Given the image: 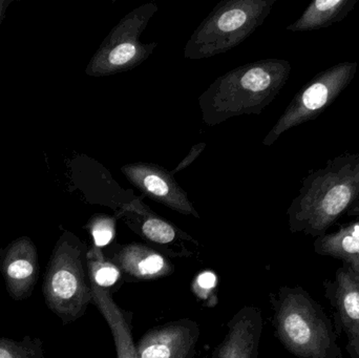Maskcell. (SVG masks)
Returning <instances> with one entry per match:
<instances>
[{
    "instance_id": "52a82bcc",
    "label": "cell",
    "mask_w": 359,
    "mask_h": 358,
    "mask_svg": "<svg viewBox=\"0 0 359 358\" xmlns=\"http://www.w3.org/2000/svg\"><path fill=\"white\" fill-rule=\"evenodd\" d=\"M358 69V62L345 61L314 76L289 103L266 135L263 144L271 146L287 130L316 119L351 83Z\"/></svg>"
},
{
    "instance_id": "9a60e30c",
    "label": "cell",
    "mask_w": 359,
    "mask_h": 358,
    "mask_svg": "<svg viewBox=\"0 0 359 358\" xmlns=\"http://www.w3.org/2000/svg\"><path fill=\"white\" fill-rule=\"evenodd\" d=\"M93 304L97 307L111 329L117 358H139L133 338V313L120 307L107 290L90 283Z\"/></svg>"
},
{
    "instance_id": "5bb4252c",
    "label": "cell",
    "mask_w": 359,
    "mask_h": 358,
    "mask_svg": "<svg viewBox=\"0 0 359 358\" xmlns=\"http://www.w3.org/2000/svg\"><path fill=\"white\" fill-rule=\"evenodd\" d=\"M328 296L334 306L341 327L347 336V350L359 358V275L341 267L334 281L328 284Z\"/></svg>"
},
{
    "instance_id": "ffe728a7",
    "label": "cell",
    "mask_w": 359,
    "mask_h": 358,
    "mask_svg": "<svg viewBox=\"0 0 359 358\" xmlns=\"http://www.w3.org/2000/svg\"><path fill=\"white\" fill-rule=\"evenodd\" d=\"M116 222L117 219L115 216H111L109 214H97L90 218L86 228L92 235L94 247L103 250V248L111 245L115 239Z\"/></svg>"
},
{
    "instance_id": "2e32d148",
    "label": "cell",
    "mask_w": 359,
    "mask_h": 358,
    "mask_svg": "<svg viewBox=\"0 0 359 358\" xmlns=\"http://www.w3.org/2000/svg\"><path fill=\"white\" fill-rule=\"evenodd\" d=\"M314 250L320 256L343 261L359 275V221L345 225L337 233L316 237Z\"/></svg>"
},
{
    "instance_id": "7402d4cb",
    "label": "cell",
    "mask_w": 359,
    "mask_h": 358,
    "mask_svg": "<svg viewBox=\"0 0 359 358\" xmlns=\"http://www.w3.org/2000/svg\"><path fill=\"white\" fill-rule=\"evenodd\" d=\"M10 2L8 0H0V22H1L2 18H4V13H6Z\"/></svg>"
},
{
    "instance_id": "277c9868",
    "label": "cell",
    "mask_w": 359,
    "mask_h": 358,
    "mask_svg": "<svg viewBox=\"0 0 359 358\" xmlns=\"http://www.w3.org/2000/svg\"><path fill=\"white\" fill-rule=\"evenodd\" d=\"M88 250L77 235L63 231L46 267L42 286L44 301L63 325L81 319L93 304L86 268Z\"/></svg>"
},
{
    "instance_id": "8992f818",
    "label": "cell",
    "mask_w": 359,
    "mask_h": 358,
    "mask_svg": "<svg viewBox=\"0 0 359 358\" xmlns=\"http://www.w3.org/2000/svg\"><path fill=\"white\" fill-rule=\"evenodd\" d=\"M157 12V4L147 2L126 14L103 40L86 73L92 77H107L132 71L147 61L158 42L145 43L140 37Z\"/></svg>"
},
{
    "instance_id": "7c38bea8",
    "label": "cell",
    "mask_w": 359,
    "mask_h": 358,
    "mask_svg": "<svg viewBox=\"0 0 359 358\" xmlns=\"http://www.w3.org/2000/svg\"><path fill=\"white\" fill-rule=\"evenodd\" d=\"M103 254L121 271L123 282L128 283L156 281L174 275L176 270L170 258L145 244H114Z\"/></svg>"
},
{
    "instance_id": "8fae6325",
    "label": "cell",
    "mask_w": 359,
    "mask_h": 358,
    "mask_svg": "<svg viewBox=\"0 0 359 358\" xmlns=\"http://www.w3.org/2000/svg\"><path fill=\"white\" fill-rule=\"evenodd\" d=\"M0 271L13 300L31 298L40 271L37 248L31 237H18L0 250Z\"/></svg>"
},
{
    "instance_id": "3957f363",
    "label": "cell",
    "mask_w": 359,
    "mask_h": 358,
    "mask_svg": "<svg viewBox=\"0 0 359 358\" xmlns=\"http://www.w3.org/2000/svg\"><path fill=\"white\" fill-rule=\"evenodd\" d=\"M273 325L283 346L299 358H343L328 317L301 287H282L271 298Z\"/></svg>"
},
{
    "instance_id": "ba28073f",
    "label": "cell",
    "mask_w": 359,
    "mask_h": 358,
    "mask_svg": "<svg viewBox=\"0 0 359 358\" xmlns=\"http://www.w3.org/2000/svg\"><path fill=\"white\" fill-rule=\"evenodd\" d=\"M115 218L168 258H191L200 247L196 239L154 212L141 198L122 206Z\"/></svg>"
},
{
    "instance_id": "4fadbf2b",
    "label": "cell",
    "mask_w": 359,
    "mask_h": 358,
    "mask_svg": "<svg viewBox=\"0 0 359 358\" xmlns=\"http://www.w3.org/2000/svg\"><path fill=\"white\" fill-rule=\"evenodd\" d=\"M264 330L262 311L244 306L226 325V332L211 358H257Z\"/></svg>"
},
{
    "instance_id": "44dd1931",
    "label": "cell",
    "mask_w": 359,
    "mask_h": 358,
    "mask_svg": "<svg viewBox=\"0 0 359 358\" xmlns=\"http://www.w3.org/2000/svg\"><path fill=\"white\" fill-rule=\"evenodd\" d=\"M206 145L207 144L205 142H201L198 143V144H194V146L191 147V149H190L188 155L186 156L183 160H182L181 163H180L179 165L175 168V170H172V172H172V176H175V174L182 172V170H185V168H187L188 166L191 165V164L194 163V160L198 159V156L202 153V151H204Z\"/></svg>"
},
{
    "instance_id": "9c48e42d",
    "label": "cell",
    "mask_w": 359,
    "mask_h": 358,
    "mask_svg": "<svg viewBox=\"0 0 359 358\" xmlns=\"http://www.w3.org/2000/svg\"><path fill=\"white\" fill-rule=\"evenodd\" d=\"M121 172L145 197L184 216L201 218L187 193L163 166L136 162L122 166Z\"/></svg>"
},
{
    "instance_id": "30bf717a",
    "label": "cell",
    "mask_w": 359,
    "mask_h": 358,
    "mask_svg": "<svg viewBox=\"0 0 359 358\" xmlns=\"http://www.w3.org/2000/svg\"><path fill=\"white\" fill-rule=\"evenodd\" d=\"M200 336V326L190 319L157 326L139 340V358H194Z\"/></svg>"
},
{
    "instance_id": "ac0fdd59",
    "label": "cell",
    "mask_w": 359,
    "mask_h": 358,
    "mask_svg": "<svg viewBox=\"0 0 359 358\" xmlns=\"http://www.w3.org/2000/svg\"><path fill=\"white\" fill-rule=\"evenodd\" d=\"M86 268L90 283L111 294V290L115 289L116 286L124 283L119 268L105 258L102 249L94 246L86 254Z\"/></svg>"
},
{
    "instance_id": "5b68a950",
    "label": "cell",
    "mask_w": 359,
    "mask_h": 358,
    "mask_svg": "<svg viewBox=\"0 0 359 358\" xmlns=\"http://www.w3.org/2000/svg\"><path fill=\"white\" fill-rule=\"evenodd\" d=\"M276 0H223L194 29L184 48L191 60L211 58L240 46L269 16Z\"/></svg>"
},
{
    "instance_id": "e0dca14e",
    "label": "cell",
    "mask_w": 359,
    "mask_h": 358,
    "mask_svg": "<svg viewBox=\"0 0 359 358\" xmlns=\"http://www.w3.org/2000/svg\"><path fill=\"white\" fill-rule=\"evenodd\" d=\"M358 0H314L287 31L310 32L341 22L355 8Z\"/></svg>"
},
{
    "instance_id": "d6986e66",
    "label": "cell",
    "mask_w": 359,
    "mask_h": 358,
    "mask_svg": "<svg viewBox=\"0 0 359 358\" xmlns=\"http://www.w3.org/2000/svg\"><path fill=\"white\" fill-rule=\"evenodd\" d=\"M0 358H46L43 342L29 336L21 340L0 338Z\"/></svg>"
},
{
    "instance_id": "7a4b0ae2",
    "label": "cell",
    "mask_w": 359,
    "mask_h": 358,
    "mask_svg": "<svg viewBox=\"0 0 359 358\" xmlns=\"http://www.w3.org/2000/svg\"><path fill=\"white\" fill-rule=\"evenodd\" d=\"M291 64L285 59H261L219 76L198 97L202 119L208 126L243 115H259L287 83Z\"/></svg>"
},
{
    "instance_id": "6da1fadb",
    "label": "cell",
    "mask_w": 359,
    "mask_h": 358,
    "mask_svg": "<svg viewBox=\"0 0 359 358\" xmlns=\"http://www.w3.org/2000/svg\"><path fill=\"white\" fill-rule=\"evenodd\" d=\"M359 200V153L329 160L304 178L289 206L291 233L322 237Z\"/></svg>"
}]
</instances>
